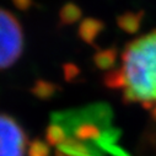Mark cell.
I'll list each match as a JSON object with an SVG mask.
<instances>
[{"mask_svg": "<svg viewBox=\"0 0 156 156\" xmlns=\"http://www.w3.org/2000/svg\"><path fill=\"white\" fill-rule=\"evenodd\" d=\"M149 112H150V115H151V119L156 123V105H155V106H154Z\"/></svg>", "mask_w": 156, "mask_h": 156, "instance_id": "cell-15", "label": "cell"}, {"mask_svg": "<svg viewBox=\"0 0 156 156\" xmlns=\"http://www.w3.org/2000/svg\"><path fill=\"white\" fill-rule=\"evenodd\" d=\"M51 119L63 127L66 138L87 143L106 155L132 156L118 145L122 132L113 126V111L108 103L97 102L85 107L54 112Z\"/></svg>", "mask_w": 156, "mask_h": 156, "instance_id": "cell-1", "label": "cell"}, {"mask_svg": "<svg viewBox=\"0 0 156 156\" xmlns=\"http://www.w3.org/2000/svg\"><path fill=\"white\" fill-rule=\"evenodd\" d=\"M55 156H71V155H68V154H65V152H63V151H60V150L57 149V151H55Z\"/></svg>", "mask_w": 156, "mask_h": 156, "instance_id": "cell-16", "label": "cell"}, {"mask_svg": "<svg viewBox=\"0 0 156 156\" xmlns=\"http://www.w3.org/2000/svg\"><path fill=\"white\" fill-rule=\"evenodd\" d=\"M59 86L57 84H53V83H49V81H46V80H38L34 83L33 87H32V94L41 98V100H49L52 98L58 91H59Z\"/></svg>", "mask_w": 156, "mask_h": 156, "instance_id": "cell-9", "label": "cell"}, {"mask_svg": "<svg viewBox=\"0 0 156 156\" xmlns=\"http://www.w3.org/2000/svg\"><path fill=\"white\" fill-rule=\"evenodd\" d=\"M117 57H118L117 48L102 49L94 55V64L101 70H111L115 65Z\"/></svg>", "mask_w": 156, "mask_h": 156, "instance_id": "cell-7", "label": "cell"}, {"mask_svg": "<svg viewBox=\"0 0 156 156\" xmlns=\"http://www.w3.org/2000/svg\"><path fill=\"white\" fill-rule=\"evenodd\" d=\"M124 103L150 111L156 105V30L128 43L122 54Z\"/></svg>", "mask_w": 156, "mask_h": 156, "instance_id": "cell-2", "label": "cell"}, {"mask_svg": "<svg viewBox=\"0 0 156 156\" xmlns=\"http://www.w3.org/2000/svg\"><path fill=\"white\" fill-rule=\"evenodd\" d=\"M143 17H144V11H138V12L127 11L117 17V25L126 33L135 34L140 30Z\"/></svg>", "mask_w": 156, "mask_h": 156, "instance_id": "cell-6", "label": "cell"}, {"mask_svg": "<svg viewBox=\"0 0 156 156\" xmlns=\"http://www.w3.org/2000/svg\"><path fill=\"white\" fill-rule=\"evenodd\" d=\"M27 136L10 115L0 114V156H25Z\"/></svg>", "mask_w": 156, "mask_h": 156, "instance_id": "cell-4", "label": "cell"}, {"mask_svg": "<svg viewBox=\"0 0 156 156\" xmlns=\"http://www.w3.org/2000/svg\"><path fill=\"white\" fill-rule=\"evenodd\" d=\"M28 156H51L49 146L42 140H34L28 146Z\"/></svg>", "mask_w": 156, "mask_h": 156, "instance_id": "cell-12", "label": "cell"}, {"mask_svg": "<svg viewBox=\"0 0 156 156\" xmlns=\"http://www.w3.org/2000/svg\"><path fill=\"white\" fill-rule=\"evenodd\" d=\"M23 51V32L19 20L0 9V70L11 66Z\"/></svg>", "mask_w": 156, "mask_h": 156, "instance_id": "cell-3", "label": "cell"}, {"mask_svg": "<svg viewBox=\"0 0 156 156\" xmlns=\"http://www.w3.org/2000/svg\"><path fill=\"white\" fill-rule=\"evenodd\" d=\"M63 74H64L65 81L74 83L76 80V77H79V75H80V69L76 64L66 63L63 65Z\"/></svg>", "mask_w": 156, "mask_h": 156, "instance_id": "cell-13", "label": "cell"}, {"mask_svg": "<svg viewBox=\"0 0 156 156\" xmlns=\"http://www.w3.org/2000/svg\"><path fill=\"white\" fill-rule=\"evenodd\" d=\"M12 2L21 10H27L32 5V0H12Z\"/></svg>", "mask_w": 156, "mask_h": 156, "instance_id": "cell-14", "label": "cell"}, {"mask_svg": "<svg viewBox=\"0 0 156 156\" xmlns=\"http://www.w3.org/2000/svg\"><path fill=\"white\" fill-rule=\"evenodd\" d=\"M83 16L81 9L74 3H66L59 11V22L63 26H69L77 22Z\"/></svg>", "mask_w": 156, "mask_h": 156, "instance_id": "cell-8", "label": "cell"}, {"mask_svg": "<svg viewBox=\"0 0 156 156\" xmlns=\"http://www.w3.org/2000/svg\"><path fill=\"white\" fill-rule=\"evenodd\" d=\"M105 30V23L95 17H87L84 19L77 28V34H79L80 40L84 41L86 44L89 46H94L96 47V38L100 36V33H102V31Z\"/></svg>", "mask_w": 156, "mask_h": 156, "instance_id": "cell-5", "label": "cell"}, {"mask_svg": "<svg viewBox=\"0 0 156 156\" xmlns=\"http://www.w3.org/2000/svg\"><path fill=\"white\" fill-rule=\"evenodd\" d=\"M66 139V133L57 123H51L46 129V140L51 146H59L62 145Z\"/></svg>", "mask_w": 156, "mask_h": 156, "instance_id": "cell-10", "label": "cell"}, {"mask_svg": "<svg viewBox=\"0 0 156 156\" xmlns=\"http://www.w3.org/2000/svg\"><path fill=\"white\" fill-rule=\"evenodd\" d=\"M103 84L108 89L113 90H123L126 86L124 81V75L122 73V69H113L109 70L105 76H103Z\"/></svg>", "mask_w": 156, "mask_h": 156, "instance_id": "cell-11", "label": "cell"}]
</instances>
